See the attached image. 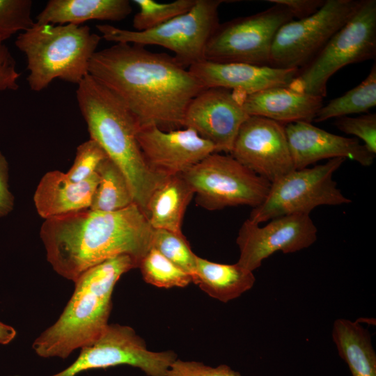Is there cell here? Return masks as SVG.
Segmentation results:
<instances>
[{
  "mask_svg": "<svg viewBox=\"0 0 376 376\" xmlns=\"http://www.w3.org/2000/svg\"><path fill=\"white\" fill-rule=\"evenodd\" d=\"M228 1L196 0L187 13L155 28L142 31L98 24L102 38L115 43L158 45L174 53L175 59L189 68L205 60L207 43L219 24V8Z\"/></svg>",
  "mask_w": 376,
  "mask_h": 376,
  "instance_id": "7",
  "label": "cell"
},
{
  "mask_svg": "<svg viewBox=\"0 0 376 376\" xmlns=\"http://www.w3.org/2000/svg\"><path fill=\"white\" fill-rule=\"evenodd\" d=\"M268 1L284 6L293 17L301 19L316 13L324 5L325 0H268Z\"/></svg>",
  "mask_w": 376,
  "mask_h": 376,
  "instance_id": "35",
  "label": "cell"
},
{
  "mask_svg": "<svg viewBox=\"0 0 376 376\" xmlns=\"http://www.w3.org/2000/svg\"><path fill=\"white\" fill-rule=\"evenodd\" d=\"M196 0H176L169 3H159L153 0H134L139 11L133 18L135 31H142L158 26L171 19L189 11Z\"/></svg>",
  "mask_w": 376,
  "mask_h": 376,
  "instance_id": "28",
  "label": "cell"
},
{
  "mask_svg": "<svg viewBox=\"0 0 376 376\" xmlns=\"http://www.w3.org/2000/svg\"><path fill=\"white\" fill-rule=\"evenodd\" d=\"M204 88H223L243 95L274 87H288L298 69L242 63L203 61L189 68Z\"/></svg>",
  "mask_w": 376,
  "mask_h": 376,
  "instance_id": "18",
  "label": "cell"
},
{
  "mask_svg": "<svg viewBox=\"0 0 376 376\" xmlns=\"http://www.w3.org/2000/svg\"><path fill=\"white\" fill-rule=\"evenodd\" d=\"M76 97L90 135L126 178L134 203L146 215L152 192L166 176L147 164L137 141L139 125L122 100L88 75L78 85Z\"/></svg>",
  "mask_w": 376,
  "mask_h": 376,
  "instance_id": "3",
  "label": "cell"
},
{
  "mask_svg": "<svg viewBox=\"0 0 376 376\" xmlns=\"http://www.w3.org/2000/svg\"><path fill=\"white\" fill-rule=\"evenodd\" d=\"M99 175L74 182L66 173L55 170L40 179L33 195L38 214L45 220L89 209Z\"/></svg>",
  "mask_w": 376,
  "mask_h": 376,
  "instance_id": "19",
  "label": "cell"
},
{
  "mask_svg": "<svg viewBox=\"0 0 376 376\" xmlns=\"http://www.w3.org/2000/svg\"><path fill=\"white\" fill-rule=\"evenodd\" d=\"M334 125L343 132L361 139L368 150L376 155L375 113H367L357 117L336 118Z\"/></svg>",
  "mask_w": 376,
  "mask_h": 376,
  "instance_id": "32",
  "label": "cell"
},
{
  "mask_svg": "<svg viewBox=\"0 0 376 376\" xmlns=\"http://www.w3.org/2000/svg\"><path fill=\"white\" fill-rule=\"evenodd\" d=\"M96 172L100 180L90 210L115 212L135 203L126 178L109 157L100 163Z\"/></svg>",
  "mask_w": 376,
  "mask_h": 376,
  "instance_id": "25",
  "label": "cell"
},
{
  "mask_svg": "<svg viewBox=\"0 0 376 376\" xmlns=\"http://www.w3.org/2000/svg\"><path fill=\"white\" fill-rule=\"evenodd\" d=\"M362 0H325L314 14L291 20L276 31L269 66L298 69L305 66L354 15Z\"/></svg>",
  "mask_w": 376,
  "mask_h": 376,
  "instance_id": "11",
  "label": "cell"
},
{
  "mask_svg": "<svg viewBox=\"0 0 376 376\" xmlns=\"http://www.w3.org/2000/svg\"><path fill=\"white\" fill-rule=\"evenodd\" d=\"M19 77L15 58L0 39V92L17 90Z\"/></svg>",
  "mask_w": 376,
  "mask_h": 376,
  "instance_id": "34",
  "label": "cell"
},
{
  "mask_svg": "<svg viewBox=\"0 0 376 376\" xmlns=\"http://www.w3.org/2000/svg\"><path fill=\"white\" fill-rule=\"evenodd\" d=\"M152 248L158 251L189 274L192 280L196 273V255L192 252L182 233H178L165 229H154Z\"/></svg>",
  "mask_w": 376,
  "mask_h": 376,
  "instance_id": "29",
  "label": "cell"
},
{
  "mask_svg": "<svg viewBox=\"0 0 376 376\" xmlns=\"http://www.w3.org/2000/svg\"><path fill=\"white\" fill-rule=\"evenodd\" d=\"M135 267L138 264L132 257L122 255L84 272L74 282L72 295L58 319L33 343L36 354L64 359L97 339L109 324L114 286Z\"/></svg>",
  "mask_w": 376,
  "mask_h": 376,
  "instance_id": "4",
  "label": "cell"
},
{
  "mask_svg": "<svg viewBox=\"0 0 376 376\" xmlns=\"http://www.w3.org/2000/svg\"><path fill=\"white\" fill-rule=\"evenodd\" d=\"M101 39L86 25L35 22L15 40L26 57L30 88L39 92L56 79L78 85L89 75L90 61Z\"/></svg>",
  "mask_w": 376,
  "mask_h": 376,
  "instance_id": "5",
  "label": "cell"
},
{
  "mask_svg": "<svg viewBox=\"0 0 376 376\" xmlns=\"http://www.w3.org/2000/svg\"><path fill=\"white\" fill-rule=\"evenodd\" d=\"M376 105V65L372 66L368 76L359 85L344 95L322 105L314 118L322 122L333 118L368 112Z\"/></svg>",
  "mask_w": 376,
  "mask_h": 376,
  "instance_id": "26",
  "label": "cell"
},
{
  "mask_svg": "<svg viewBox=\"0 0 376 376\" xmlns=\"http://www.w3.org/2000/svg\"><path fill=\"white\" fill-rule=\"evenodd\" d=\"M138 267L146 283L159 288L185 287L192 282L189 274L154 248L141 259Z\"/></svg>",
  "mask_w": 376,
  "mask_h": 376,
  "instance_id": "27",
  "label": "cell"
},
{
  "mask_svg": "<svg viewBox=\"0 0 376 376\" xmlns=\"http://www.w3.org/2000/svg\"><path fill=\"white\" fill-rule=\"evenodd\" d=\"M317 233L318 228L310 214L276 217L262 227L247 219L236 239L240 249L237 263L253 272L276 251L294 253L309 247L316 241Z\"/></svg>",
  "mask_w": 376,
  "mask_h": 376,
  "instance_id": "13",
  "label": "cell"
},
{
  "mask_svg": "<svg viewBox=\"0 0 376 376\" xmlns=\"http://www.w3.org/2000/svg\"><path fill=\"white\" fill-rule=\"evenodd\" d=\"M332 338L352 376H376V354L370 335L359 322L337 319Z\"/></svg>",
  "mask_w": 376,
  "mask_h": 376,
  "instance_id": "24",
  "label": "cell"
},
{
  "mask_svg": "<svg viewBox=\"0 0 376 376\" xmlns=\"http://www.w3.org/2000/svg\"><path fill=\"white\" fill-rule=\"evenodd\" d=\"M166 376H242L239 372L227 365L217 367L206 366L201 362L187 361L177 359L171 365Z\"/></svg>",
  "mask_w": 376,
  "mask_h": 376,
  "instance_id": "33",
  "label": "cell"
},
{
  "mask_svg": "<svg viewBox=\"0 0 376 376\" xmlns=\"http://www.w3.org/2000/svg\"><path fill=\"white\" fill-rule=\"evenodd\" d=\"M176 359V354L171 350H148L132 327L109 324L97 339L81 348L70 366L51 376H77L86 370L123 364L138 368L148 376H166Z\"/></svg>",
  "mask_w": 376,
  "mask_h": 376,
  "instance_id": "12",
  "label": "cell"
},
{
  "mask_svg": "<svg viewBox=\"0 0 376 376\" xmlns=\"http://www.w3.org/2000/svg\"><path fill=\"white\" fill-rule=\"evenodd\" d=\"M132 11L128 0H50L36 22L80 25L90 20L121 21Z\"/></svg>",
  "mask_w": 376,
  "mask_h": 376,
  "instance_id": "21",
  "label": "cell"
},
{
  "mask_svg": "<svg viewBox=\"0 0 376 376\" xmlns=\"http://www.w3.org/2000/svg\"><path fill=\"white\" fill-rule=\"evenodd\" d=\"M242 95L223 88L203 89L189 103L183 127L210 142L216 152L230 153L240 127L249 117Z\"/></svg>",
  "mask_w": 376,
  "mask_h": 376,
  "instance_id": "15",
  "label": "cell"
},
{
  "mask_svg": "<svg viewBox=\"0 0 376 376\" xmlns=\"http://www.w3.org/2000/svg\"><path fill=\"white\" fill-rule=\"evenodd\" d=\"M136 138L148 166L166 177L181 174L216 152L210 142L190 128L164 131L144 126L139 128Z\"/></svg>",
  "mask_w": 376,
  "mask_h": 376,
  "instance_id": "16",
  "label": "cell"
},
{
  "mask_svg": "<svg viewBox=\"0 0 376 376\" xmlns=\"http://www.w3.org/2000/svg\"><path fill=\"white\" fill-rule=\"evenodd\" d=\"M15 329L8 324L0 322V344L7 345L16 336Z\"/></svg>",
  "mask_w": 376,
  "mask_h": 376,
  "instance_id": "37",
  "label": "cell"
},
{
  "mask_svg": "<svg viewBox=\"0 0 376 376\" xmlns=\"http://www.w3.org/2000/svg\"><path fill=\"white\" fill-rule=\"evenodd\" d=\"M285 125L249 116L240 127L230 155L270 183L295 169Z\"/></svg>",
  "mask_w": 376,
  "mask_h": 376,
  "instance_id": "14",
  "label": "cell"
},
{
  "mask_svg": "<svg viewBox=\"0 0 376 376\" xmlns=\"http://www.w3.org/2000/svg\"><path fill=\"white\" fill-rule=\"evenodd\" d=\"M293 18L286 7L274 4L258 13L219 23L207 43L205 60L269 66L274 36Z\"/></svg>",
  "mask_w": 376,
  "mask_h": 376,
  "instance_id": "10",
  "label": "cell"
},
{
  "mask_svg": "<svg viewBox=\"0 0 376 376\" xmlns=\"http://www.w3.org/2000/svg\"><path fill=\"white\" fill-rule=\"evenodd\" d=\"M196 194V203L208 210L249 205L265 199L271 183L230 155L213 152L180 174Z\"/></svg>",
  "mask_w": 376,
  "mask_h": 376,
  "instance_id": "9",
  "label": "cell"
},
{
  "mask_svg": "<svg viewBox=\"0 0 376 376\" xmlns=\"http://www.w3.org/2000/svg\"><path fill=\"white\" fill-rule=\"evenodd\" d=\"M376 1L362 0L350 19L299 72L288 86L292 91L324 97L329 79L342 68L375 59Z\"/></svg>",
  "mask_w": 376,
  "mask_h": 376,
  "instance_id": "6",
  "label": "cell"
},
{
  "mask_svg": "<svg viewBox=\"0 0 376 376\" xmlns=\"http://www.w3.org/2000/svg\"><path fill=\"white\" fill-rule=\"evenodd\" d=\"M285 130L295 169L306 168L322 159L338 157L370 166L375 157L358 139L330 133L309 122L285 124Z\"/></svg>",
  "mask_w": 376,
  "mask_h": 376,
  "instance_id": "17",
  "label": "cell"
},
{
  "mask_svg": "<svg viewBox=\"0 0 376 376\" xmlns=\"http://www.w3.org/2000/svg\"><path fill=\"white\" fill-rule=\"evenodd\" d=\"M107 157L100 145L89 139L77 147L72 166L66 174L74 182L88 180L96 173L100 163Z\"/></svg>",
  "mask_w": 376,
  "mask_h": 376,
  "instance_id": "31",
  "label": "cell"
},
{
  "mask_svg": "<svg viewBox=\"0 0 376 376\" xmlns=\"http://www.w3.org/2000/svg\"><path fill=\"white\" fill-rule=\"evenodd\" d=\"M88 72L122 100L139 127L170 131L183 127L189 103L204 89L173 56L130 43L96 52Z\"/></svg>",
  "mask_w": 376,
  "mask_h": 376,
  "instance_id": "1",
  "label": "cell"
},
{
  "mask_svg": "<svg viewBox=\"0 0 376 376\" xmlns=\"http://www.w3.org/2000/svg\"><path fill=\"white\" fill-rule=\"evenodd\" d=\"M154 228L136 204L115 212L86 209L46 219L40 235L54 270L73 282L88 269L127 255L138 264L152 248Z\"/></svg>",
  "mask_w": 376,
  "mask_h": 376,
  "instance_id": "2",
  "label": "cell"
},
{
  "mask_svg": "<svg viewBox=\"0 0 376 376\" xmlns=\"http://www.w3.org/2000/svg\"><path fill=\"white\" fill-rule=\"evenodd\" d=\"M194 192L180 175H170L152 192L148 202L146 216L154 229L182 233L187 207Z\"/></svg>",
  "mask_w": 376,
  "mask_h": 376,
  "instance_id": "22",
  "label": "cell"
},
{
  "mask_svg": "<svg viewBox=\"0 0 376 376\" xmlns=\"http://www.w3.org/2000/svg\"><path fill=\"white\" fill-rule=\"evenodd\" d=\"M31 0H0V39L2 42L19 31H26L35 22Z\"/></svg>",
  "mask_w": 376,
  "mask_h": 376,
  "instance_id": "30",
  "label": "cell"
},
{
  "mask_svg": "<svg viewBox=\"0 0 376 376\" xmlns=\"http://www.w3.org/2000/svg\"><path fill=\"white\" fill-rule=\"evenodd\" d=\"M333 158L311 168L294 169L271 183L263 202L253 207L249 219L260 224L290 214H306L320 205L348 204L333 180V174L345 162Z\"/></svg>",
  "mask_w": 376,
  "mask_h": 376,
  "instance_id": "8",
  "label": "cell"
},
{
  "mask_svg": "<svg viewBox=\"0 0 376 376\" xmlns=\"http://www.w3.org/2000/svg\"><path fill=\"white\" fill-rule=\"evenodd\" d=\"M196 262V273L192 282L208 295L222 302L237 298L255 283L253 272L237 263H217L198 256Z\"/></svg>",
  "mask_w": 376,
  "mask_h": 376,
  "instance_id": "23",
  "label": "cell"
},
{
  "mask_svg": "<svg viewBox=\"0 0 376 376\" xmlns=\"http://www.w3.org/2000/svg\"><path fill=\"white\" fill-rule=\"evenodd\" d=\"M242 102L249 116L263 117L283 124L311 123L323 105V97L288 87H274L242 95Z\"/></svg>",
  "mask_w": 376,
  "mask_h": 376,
  "instance_id": "20",
  "label": "cell"
},
{
  "mask_svg": "<svg viewBox=\"0 0 376 376\" xmlns=\"http://www.w3.org/2000/svg\"><path fill=\"white\" fill-rule=\"evenodd\" d=\"M13 207L14 196L8 186V164L0 152V217L8 215Z\"/></svg>",
  "mask_w": 376,
  "mask_h": 376,
  "instance_id": "36",
  "label": "cell"
}]
</instances>
